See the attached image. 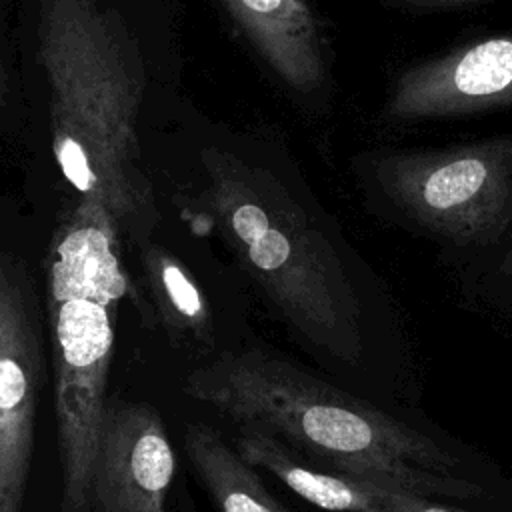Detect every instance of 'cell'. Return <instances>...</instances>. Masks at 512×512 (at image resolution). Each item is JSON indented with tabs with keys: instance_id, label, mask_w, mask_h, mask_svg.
I'll use <instances>...</instances> for the list:
<instances>
[{
	"instance_id": "obj_1",
	"label": "cell",
	"mask_w": 512,
	"mask_h": 512,
	"mask_svg": "<svg viewBox=\"0 0 512 512\" xmlns=\"http://www.w3.org/2000/svg\"><path fill=\"white\" fill-rule=\"evenodd\" d=\"M184 394L262 428L310 464L476 512H512V476L418 410L324 380L262 350L188 372Z\"/></svg>"
},
{
	"instance_id": "obj_2",
	"label": "cell",
	"mask_w": 512,
	"mask_h": 512,
	"mask_svg": "<svg viewBox=\"0 0 512 512\" xmlns=\"http://www.w3.org/2000/svg\"><path fill=\"white\" fill-rule=\"evenodd\" d=\"M110 210L88 196L56 232L46 264L54 336L60 512H92V468L106 408L116 310L128 278Z\"/></svg>"
},
{
	"instance_id": "obj_3",
	"label": "cell",
	"mask_w": 512,
	"mask_h": 512,
	"mask_svg": "<svg viewBox=\"0 0 512 512\" xmlns=\"http://www.w3.org/2000/svg\"><path fill=\"white\" fill-rule=\"evenodd\" d=\"M372 180L386 210L434 242L466 280L512 230V138L376 158Z\"/></svg>"
},
{
	"instance_id": "obj_4",
	"label": "cell",
	"mask_w": 512,
	"mask_h": 512,
	"mask_svg": "<svg viewBox=\"0 0 512 512\" xmlns=\"http://www.w3.org/2000/svg\"><path fill=\"white\" fill-rule=\"evenodd\" d=\"M40 384L30 298L16 266L0 258V512H22Z\"/></svg>"
},
{
	"instance_id": "obj_5",
	"label": "cell",
	"mask_w": 512,
	"mask_h": 512,
	"mask_svg": "<svg viewBox=\"0 0 512 512\" xmlns=\"http://www.w3.org/2000/svg\"><path fill=\"white\" fill-rule=\"evenodd\" d=\"M174 452L154 406L106 400L92 468V512H166Z\"/></svg>"
},
{
	"instance_id": "obj_6",
	"label": "cell",
	"mask_w": 512,
	"mask_h": 512,
	"mask_svg": "<svg viewBox=\"0 0 512 512\" xmlns=\"http://www.w3.org/2000/svg\"><path fill=\"white\" fill-rule=\"evenodd\" d=\"M512 102V34L494 36L406 70L388 114L426 118Z\"/></svg>"
},
{
	"instance_id": "obj_7",
	"label": "cell",
	"mask_w": 512,
	"mask_h": 512,
	"mask_svg": "<svg viewBox=\"0 0 512 512\" xmlns=\"http://www.w3.org/2000/svg\"><path fill=\"white\" fill-rule=\"evenodd\" d=\"M236 452L254 468H260L306 502L328 512H386L374 482L324 470L274 434L256 426H238Z\"/></svg>"
},
{
	"instance_id": "obj_8",
	"label": "cell",
	"mask_w": 512,
	"mask_h": 512,
	"mask_svg": "<svg viewBox=\"0 0 512 512\" xmlns=\"http://www.w3.org/2000/svg\"><path fill=\"white\" fill-rule=\"evenodd\" d=\"M186 454L220 512H290L264 486L254 466L206 424L184 428Z\"/></svg>"
},
{
	"instance_id": "obj_9",
	"label": "cell",
	"mask_w": 512,
	"mask_h": 512,
	"mask_svg": "<svg viewBox=\"0 0 512 512\" xmlns=\"http://www.w3.org/2000/svg\"><path fill=\"white\" fill-rule=\"evenodd\" d=\"M234 4L294 86L310 90L320 82L318 34L302 0H234Z\"/></svg>"
},
{
	"instance_id": "obj_10",
	"label": "cell",
	"mask_w": 512,
	"mask_h": 512,
	"mask_svg": "<svg viewBox=\"0 0 512 512\" xmlns=\"http://www.w3.org/2000/svg\"><path fill=\"white\" fill-rule=\"evenodd\" d=\"M144 270L154 306L170 330L188 332L196 338L208 332V310L202 292L178 260L160 248H150L144 254Z\"/></svg>"
},
{
	"instance_id": "obj_11",
	"label": "cell",
	"mask_w": 512,
	"mask_h": 512,
	"mask_svg": "<svg viewBox=\"0 0 512 512\" xmlns=\"http://www.w3.org/2000/svg\"><path fill=\"white\" fill-rule=\"evenodd\" d=\"M466 296L494 306L498 310H512V230L494 256L462 280Z\"/></svg>"
},
{
	"instance_id": "obj_12",
	"label": "cell",
	"mask_w": 512,
	"mask_h": 512,
	"mask_svg": "<svg viewBox=\"0 0 512 512\" xmlns=\"http://www.w3.org/2000/svg\"><path fill=\"white\" fill-rule=\"evenodd\" d=\"M56 156L62 166V172L66 180L80 192L94 196L98 192V176L86 156V152L80 148V144L72 138H62L56 144Z\"/></svg>"
},
{
	"instance_id": "obj_13",
	"label": "cell",
	"mask_w": 512,
	"mask_h": 512,
	"mask_svg": "<svg viewBox=\"0 0 512 512\" xmlns=\"http://www.w3.org/2000/svg\"><path fill=\"white\" fill-rule=\"evenodd\" d=\"M376 486H378V494L382 498L386 512H476V510H470L464 506L422 498V496H416V494H410L404 490H396V488H388V486H380V484H376Z\"/></svg>"
},
{
	"instance_id": "obj_14",
	"label": "cell",
	"mask_w": 512,
	"mask_h": 512,
	"mask_svg": "<svg viewBox=\"0 0 512 512\" xmlns=\"http://www.w3.org/2000/svg\"><path fill=\"white\" fill-rule=\"evenodd\" d=\"M404 4L418 6V8H442V6H458L474 0H402Z\"/></svg>"
}]
</instances>
